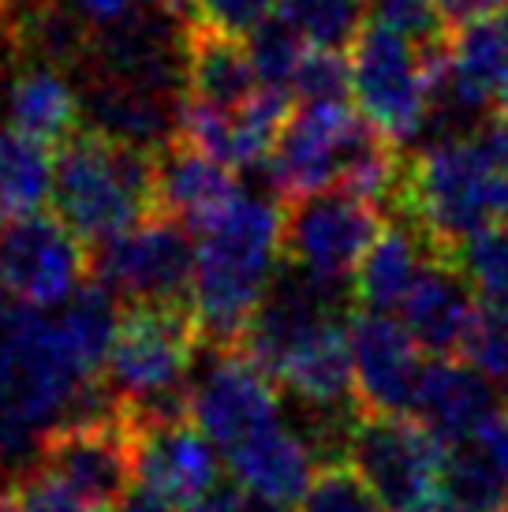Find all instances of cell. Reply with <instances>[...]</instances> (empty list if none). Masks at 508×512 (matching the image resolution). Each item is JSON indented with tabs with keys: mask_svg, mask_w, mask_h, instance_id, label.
Instances as JSON below:
<instances>
[{
	"mask_svg": "<svg viewBox=\"0 0 508 512\" xmlns=\"http://www.w3.org/2000/svg\"><path fill=\"white\" fill-rule=\"evenodd\" d=\"M247 512H288V505H277V501L251 498V509H247Z\"/></svg>",
	"mask_w": 508,
	"mask_h": 512,
	"instance_id": "cell-43",
	"label": "cell"
},
{
	"mask_svg": "<svg viewBox=\"0 0 508 512\" xmlns=\"http://www.w3.org/2000/svg\"><path fill=\"white\" fill-rule=\"evenodd\" d=\"M505 23H508V0H505Z\"/></svg>",
	"mask_w": 508,
	"mask_h": 512,
	"instance_id": "cell-46",
	"label": "cell"
},
{
	"mask_svg": "<svg viewBox=\"0 0 508 512\" xmlns=\"http://www.w3.org/2000/svg\"><path fill=\"white\" fill-rule=\"evenodd\" d=\"M120 314H124V303L94 277H86L83 285L75 288V296L64 303V311H60V329H64L71 352H75V359L83 363L90 378L105 374L116 329H120Z\"/></svg>",
	"mask_w": 508,
	"mask_h": 512,
	"instance_id": "cell-25",
	"label": "cell"
},
{
	"mask_svg": "<svg viewBox=\"0 0 508 512\" xmlns=\"http://www.w3.org/2000/svg\"><path fill=\"white\" fill-rule=\"evenodd\" d=\"M0 45H4V42H0Z\"/></svg>",
	"mask_w": 508,
	"mask_h": 512,
	"instance_id": "cell-48",
	"label": "cell"
},
{
	"mask_svg": "<svg viewBox=\"0 0 508 512\" xmlns=\"http://www.w3.org/2000/svg\"><path fill=\"white\" fill-rule=\"evenodd\" d=\"M460 359L482 370L494 382L497 393H508V307L479 303L475 326L467 333Z\"/></svg>",
	"mask_w": 508,
	"mask_h": 512,
	"instance_id": "cell-32",
	"label": "cell"
},
{
	"mask_svg": "<svg viewBox=\"0 0 508 512\" xmlns=\"http://www.w3.org/2000/svg\"><path fill=\"white\" fill-rule=\"evenodd\" d=\"M299 512H389L370 483L359 475L348 456H329L318 464L307 494L299 498Z\"/></svg>",
	"mask_w": 508,
	"mask_h": 512,
	"instance_id": "cell-31",
	"label": "cell"
},
{
	"mask_svg": "<svg viewBox=\"0 0 508 512\" xmlns=\"http://www.w3.org/2000/svg\"><path fill=\"white\" fill-rule=\"evenodd\" d=\"M438 255V247L426 240L415 225L404 217H393L378 232V240L370 243L363 266L352 277V307L363 311H400V303L408 299L411 285L419 281V273L430 258Z\"/></svg>",
	"mask_w": 508,
	"mask_h": 512,
	"instance_id": "cell-23",
	"label": "cell"
},
{
	"mask_svg": "<svg viewBox=\"0 0 508 512\" xmlns=\"http://www.w3.org/2000/svg\"><path fill=\"white\" fill-rule=\"evenodd\" d=\"M75 83H79V98H83V124L116 143L142 146V150L157 154L161 146H169L180 135L184 98H176V94L105 72H83Z\"/></svg>",
	"mask_w": 508,
	"mask_h": 512,
	"instance_id": "cell-16",
	"label": "cell"
},
{
	"mask_svg": "<svg viewBox=\"0 0 508 512\" xmlns=\"http://www.w3.org/2000/svg\"><path fill=\"white\" fill-rule=\"evenodd\" d=\"M445 258L471 285L479 303L508 307V217H497L460 243H452Z\"/></svg>",
	"mask_w": 508,
	"mask_h": 512,
	"instance_id": "cell-28",
	"label": "cell"
},
{
	"mask_svg": "<svg viewBox=\"0 0 508 512\" xmlns=\"http://www.w3.org/2000/svg\"><path fill=\"white\" fill-rule=\"evenodd\" d=\"M221 453L195 419L135 434V483L184 509L187 501L221 483Z\"/></svg>",
	"mask_w": 508,
	"mask_h": 512,
	"instance_id": "cell-17",
	"label": "cell"
},
{
	"mask_svg": "<svg viewBox=\"0 0 508 512\" xmlns=\"http://www.w3.org/2000/svg\"><path fill=\"white\" fill-rule=\"evenodd\" d=\"M348 57L359 113L393 143H415L430 120V72L419 45L378 19H367L348 45Z\"/></svg>",
	"mask_w": 508,
	"mask_h": 512,
	"instance_id": "cell-7",
	"label": "cell"
},
{
	"mask_svg": "<svg viewBox=\"0 0 508 512\" xmlns=\"http://www.w3.org/2000/svg\"><path fill=\"white\" fill-rule=\"evenodd\" d=\"M187 19H176L161 4L146 0L124 23L94 34V57L86 72L120 75L187 98Z\"/></svg>",
	"mask_w": 508,
	"mask_h": 512,
	"instance_id": "cell-14",
	"label": "cell"
},
{
	"mask_svg": "<svg viewBox=\"0 0 508 512\" xmlns=\"http://www.w3.org/2000/svg\"><path fill=\"white\" fill-rule=\"evenodd\" d=\"M367 0H281V15L322 49H348L367 23Z\"/></svg>",
	"mask_w": 508,
	"mask_h": 512,
	"instance_id": "cell-30",
	"label": "cell"
},
{
	"mask_svg": "<svg viewBox=\"0 0 508 512\" xmlns=\"http://www.w3.org/2000/svg\"><path fill=\"white\" fill-rule=\"evenodd\" d=\"M385 228L378 202L348 187H322L314 195L288 202L281 225V255L322 285L344 288L363 266L370 243ZM352 296V285H348Z\"/></svg>",
	"mask_w": 508,
	"mask_h": 512,
	"instance_id": "cell-5",
	"label": "cell"
},
{
	"mask_svg": "<svg viewBox=\"0 0 508 512\" xmlns=\"http://www.w3.org/2000/svg\"><path fill=\"white\" fill-rule=\"evenodd\" d=\"M494 382L460 356H434L423 367L411 415L449 449L497 412Z\"/></svg>",
	"mask_w": 508,
	"mask_h": 512,
	"instance_id": "cell-19",
	"label": "cell"
},
{
	"mask_svg": "<svg viewBox=\"0 0 508 512\" xmlns=\"http://www.w3.org/2000/svg\"><path fill=\"white\" fill-rule=\"evenodd\" d=\"M8 307H12V303H8V288L0 285V326H4V314H8Z\"/></svg>",
	"mask_w": 508,
	"mask_h": 512,
	"instance_id": "cell-45",
	"label": "cell"
},
{
	"mask_svg": "<svg viewBox=\"0 0 508 512\" xmlns=\"http://www.w3.org/2000/svg\"><path fill=\"white\" fill-rule=\"evenodd\" d=\"M154 176L157 157L150 150L116 143L83 124L53 154V206L94 247L157 214Z\"/></svg>",
	"mask_w": 508,
	"mask_h": 512,
	"instance_id": "cell-4",
	"label": "cell"
},
{
	"mask_svg": "<svg viewBox=\"0 0 508 512\" xmlns=\"http://www.w3.org/2000/svg\"><path fill=\"white\" fill-rule=\"evenodd\" d=\"M307 49H311V42L281 12L269 15L266 23H258L247 34V53H251L254 75L266 90L292 94V83H296V72L303 57H307Z\"/></svg>",
	"mask_w": 508,
	"mask_h": 512,
	"instance_id": "cell-29",
	"label": "cell"
},
{
	"mask_svg": "<svg viewBox=\"0 0 508 512\" xmlns=\"http://www.w3.org/2000/svg\"><path fill=\"white\" fill-rule=\"evenodd\" d=\"M281 0H195V19L206 27H217L225 34L247 38L258 23L277 15Z\"/></svg>",
	"mask_w": 508,
	"mask_h": 512,
	"instance_id": "cell-35",
	"label": "cell"
},
{
	"mask_svg": "<svg viewBox=\"0 0 508 512\" xmlns=\"http://www.w3.org/2000/svg\"><path fill=\"white\" fill-rule=\"evenodd\" d=\"M494 116L508 124V79H505V86H501V94H497V101H494Z\"/></svg>",
	"mask_w": 508,
	"mask_h": 512,
	"instance_id": "cell-42",
	"label": "cell"
},
{
	"mask_svg": "<svg viewBox=\"0 0 508 512\" xmlns=\"http://www.w3.org/2000/svg\"><path fill=\"white\" fill-rule=\"evenodd\" d=\"M0 460H4V445H0Z\"/></svg>",
	"mask_w": 508,
	"mask_h": 512,
	"instance_id": "cell-47",
	"label": "cell"
},
{
	"mask_svg": "<svg viewBox=\"0 0 508 512\" xmlns=\"http://www.w3.org/2000/svg\"><path fill=\"white\" fill-rule=\"evenodd\" d=\"M370 19H378L396 34H404L411 45L430 49L452 38V23L438 8V0H367Z\"/></svg>",
	"mask_w": 508,
	"mask_h": 512,
	"instance_id": "cell-33",
	"label": "cell"
},
{
	"mask_svg": "<svg viewBox=\"0 0 508 512\" xmlns=\"http://www.w3.org/2000/svg\"><path fill=\"white\" fill-rule=\"evenodd\" d=\"M389 210L419 228L441 258L452 251V243L505 217L501 184L479 143V131L430 139L404 157Z\"/></svg>",
	"mask_w": 508,
	"mask_h": 512,
	"instance_id": "cell-3",
	"label": "cell"
},
{
	"mask_svg": "<svg viewBox=\"0 0 508 512\" xmlns=\"http://www.w3.org/2000/svg\"><path fill=\"white\" fill-rule=\"evenodd\" d=\"M75 12L83 15V23L94 34L98 30H109L116 23H124L127 15H135L146 4V0H68Z\"/></svg>",
	"mask_w": 508,
	"mask_h": 512,
	"instance_id": "cell-37",
	"label": "cell"
},
{
	"mask_svg": "<svg viewBox=\"0 0 508 512\" xmlns=\"http://www.w3.org/2000/svg\"><path fill=\"white\" fill-rule=\"evenodd\" d=\"M202 348L191 303H124L105 382L124 400H142L191 385L195 356Z\"/></svg>",
	"mask_w": 508,
	"mask_h": 512,
	"instance_id": "cell-6",
	"label": "cell"
},
{
	"mask_svg": "<svg viewBox=\"0 0 508 512\" xmlns=\"http://www.w3.org/2000/svg\"><path fill=\"white\" fill-rule=\"evenodd\" d=\"M355 397L367 412H411L423 378V348L389 311H348Z\"/></svg>",
	"mask_w": 508,
	"mask_h": 512,
	"instance_id": "cell-15",
	"label": "cell"
},
{
	"mask_svg": "<svg viewBox=\"0 0 508 512\" xmlns=\"http://www.w3.org/2000/svg\"><path fill=\"white\" fill-rule=\"evenodd\" d=\"M296 101H348L352 98V57L344 49H322L311 45L299 64L296 83H292Z\"/></svg>",
	"mask_w": 508,
	"mask_h": 512,
	"instance_id": "cell-34",
	"label": "cell"
},
{
	"mask_svg": "<svg viewBox=\"0 0 508 512\" xmlns=\"http://www.w3.org/2000/svg\"><path fill=\"white\" fill-rule=\"evenodd\" d=\"M479 314V296L456 273L449 258L434 255L423 266L408 299L400 303V322L408 326L426 356H460Z\"/></svg>",
	"mask_w": 508,
	"mask_h": 512,
	"instance_id": "cell-20",
	"label": "cell"
},
{
	"mask_svg": "<svg viewBox=\"0 0 508 512\" xmlns=\"http://www.w3.org/2000/svg\"><path fill=\"white\" fill-rule=\"evenodd\" d=\"M12 494L19 501V512H98L90 509L86 501H79L75 494H68L57 479H49L45 471L27 468L12 483Z\"/></svg>",
	"mask_w": 508,
	"mask_h": 512,
	"instance_id": "cell-36",
	"label": "cell"
},
{
	"mask_svg": "<svg viewBox=\"0 0 508 512\" xmlns=\"http://www.w3.org/2000/svg\"><path fill=\"white\" fill-rule=\"evenodd\" d=\"M441 494L456 512H505L508 475L479 438L456 441L445 449Z\"/></svg>",
	"mask_w": 508,
	"mask_h": 512,
	"instance_id": "cell-26",
	"label": "cell"
},
{
	"mask_svg": "<svg viewBox=\"0 0 508 512\" xmlns=\"http://www.w3.org/2000/svg\"><path fill=\"white\" fill-rule=\"evenodd\" d=\"M438 8L452 27H460V23H471L482 15H494L497 8H505V0H438Z\"/></svg>",
	"mask_w": 508,
	"mask_h": 512,
	"instance_id": "cell-39",
	"label": "cell"
},
{
	"mask_svg": "<svg viewBox=\"0 0 508 512\" xmlns=\"http://www.w3.org/2000/svg\"><path fill=\"white\" fill-rule=\"evenodd\" d=\"M90 277L120 303H191L195 243L191 228L161 214L90 247Z\"/></svg>",
	"mask_w": 508,
	"mask_h": 512,
	"instance_id": "cell-9",
	"label": "cell"
},
{
	"mask_svg": "<svg viewBox=\"0 0 508 512\" xmlns=\"http://www.w3.org/2000/svg\"><path fill=\"white\" fill-rule=\"evenodd\" d=\"M53 199V154L19 131H0V217L42 210Z\"/></svg>",
	"mask_w": 508,
	"mask_h": 512,
	"instance_id": "cell-27",
	"label": "cell"
},
{
	"mask_svg": "<svg viewBox=\"0 0 508 512\" xmlns=\"http://www.w3.org/2000/svg\"><path fill=\"white\" fill-rule=\"evenodd\" d=\"M247 509H251V494H247L236 479H221V483H213L206 494H198L195 501H187L180 512H247Z\"/></svg>",
	"mask_w": 508,
	"mask_h": 512,
	"instance_id": "cell-38",
	"label": "cell"
},
{
	"mask_svg": "<svg viewBox=\"0 0 508 512\" xmlns=\"http://www.w3.org/2000/svg\"><path fill=\"white\" fill-rule=\"evenodd\" d=\"M0 512H19V501H15L12 490H8V494H0Z\"/></svg>",
	"mask_w": 508,
	"mask_h": 512,
	"instance_id": "cell-44",
	"label": "cell"
},
{
	"mask_svg": "<svg viewBox=\"0 0 508 512\" xmlns=\"http://www.w3.org/2000/svg\"><path fill=\"white\" fill-rule=\"evenodd\" d=\"M154 176V210L172 217L184 228L198 232L225 210L228 202L240 199L236 169L217 161L213 154L198 150L191 139L176 135L169 146L157 150Z\"/></svg>",
	"mask_w": 508,
	"mask_h": 512,
	"instance_id": "cell-18",
	"label": "cell"
},
{
	"mask_svg": "<svg viewBox=\"0 0 508 512\" xmlns=\"http://www.w3.org/2000/svg\"><path fill=\"white\" fill-rule=\"evenodd\" d=\"M389 512L441 490L445 445L408 412H367L359 408L344 434V453Z\"/></svg>",
	"mask_w": 508,
	"mask_h": 512,
	"instance_id": "cell-8",
	"label": "cell"
},
{
	"mask_svg": "<svg viewBox=\"0 0 508 512\" xmlns=\"http://www.w3.org/2000/svg\"><path fill=\"white\" fill-rule=\"evenodd\" d=\"M400 512H456L449 505V498L445 494H430V498H423V501H415V505H408V509H400Z\"/></svg>",
	"mask_w": 508,
	"mask_h": 512,
	"instance_id": "cell-40",
	"label": "cell"
},
{
	"mask_svg": "<svg viewBox=\"0 0 508 512\" xmlns=\"http://www.w3.org/2000/svg\"><path fill=\"white\" fill-rule=\"evenodd\" d=\"M206 352L210 363L191 378V419L221 453H228L281 423V393L273 374L240 344Z\"/></svg>",
	"mask_w": 508,
	"mask_h": 512,
	"instance_id": "cell-13",
	"label": "cell"
},
{
	"mask_svg": "<svg viewBox=\"0 0 508 512\" xmlns=\"http://www.w3.org/2000/svg\"><path fill=\"white\" fill-rule=\"evenodd\" d=\"M262 90L254 75L247 38L225 34L206 23L187 27V98L221 105V109H240Z\"/></svg>",
	"mask_w": 508,
	"mask_h": 512,
	"instance_id": "cell-24",
	"label": "cell"
},
{
	"mask_svg": "<svg viewBox=\"0 0 508 512\" xmlns=\"http://www.w3.org/2000/svg\"><path fill=\"white\" fill-rule=\"evenodd\" d=\"M367 124V116L352 113L348 101H299L266 157L273 191L292 202L322 187H340Z\"/></svg>",
	"mask_w": 508,
	"mask_h": 512,
	"instance_id": "cell-11",
	"label": "cell"
},
{
	"mask_svg": "<svg viewBox=\"0 0 508 512\" xmlns=\"http://www.w3.org/2000/svg\"><path fill=\"white\" fill-rule=\"evenodd\" d=\"M281 225L284 214L273 202L240 191V199L195 232L191 311L202 348H236L243 341L284 262Z\"/></svg>",
	"mask_w": 508,
	"mask_h": 512,
	"instance_id": "cell-1",
	"label": "cell"
},
{
	"mask_svg": "<svg viewBox=\"0 0 508 512\" xmlns=\"http://www.w3.org/2000/svg\"><path fill=\"white\" fill-rule=\"evenodd\" d=\"M225 468L251 498L296 505L318 471V449L303 430H288L284 423H277L228 449Z\"/></svg>",
	"mask_w": 508,
	"mask_h": 512,
	"instance_id": "cell-21",
	"label": "cell"
},
{
	"mask_svg": "<svg viewBox=\"0 0 508 512\" xmlns=\"http://www.w3.org/2000/svg\"><path fill=\"white\" fill-rule=\"evenodd\" d=\"M94 382L75 359L57 318L12 303L0 326V445L4 460L38 456L49 430L68 423Z\"/></svg>",
	"mask_w": 508,
	"mask_h": 512,
	"instance_id": "cell-2",
	"label": "cell"
},
{
	"mask_svg": "<svg viewBox=\"0 0 508 512\" xmlns=\"http://www.w3.org/2000/svg\"><path fill=\"white\" fill-rule=\"evenodd\" d=\"M34 468L98 512H116L135 486V434L120 415L60 423L38 445Z\"/></svg>",
	"mask_w": 508,
	"mask_h": 512,
	"instance_id": "cell-12",
	"label": "cell"
},
{
	"mask_svg": "<svg viewBox=\"0 0 508 512\" xmlns=\"http://www.w3.org/2000/svg\"><path fill=\"white\" fill-rule=\"evenodd\" d=\"M8 128L57 150L83 128L79 83L49 64H19L8 86Z\"/></svg>",
	"mask_w": 508,
	"mask_h": 512,
	"instance_id": "cell-22",
	"label": "cell"
},
{
	"mask_svg": "<svg viewBox=\"0 0 508 512\" xmlns=\"http://www.w3.org/2000/svg\"><path fill=\"white\" fill-rule=\"evenodd\" d=\"M161 4L165 12H172L176 19H187V23H195V0H154Z\"/></svg>",
	"mask_w": 508,
	"mask_h": 512,
	"instance_id": "cell-41",
	"label": "cell"
},
{
	"mask_svg": "<svg viewBox=\"0 0 508 512\" xmlns=\"http://www.w3.org/2000/svg\"><path fill=\"white\" fill-rule=\"evenodd\" d=\"M90 277L86 247L60 214L0 217V285L27 307H64Z\"/></svg>",
	"mask_w": 508,
	"mask_h": 512,
	"instance_id": "cell-10",
	"label": "cell"
}]
</instances>
